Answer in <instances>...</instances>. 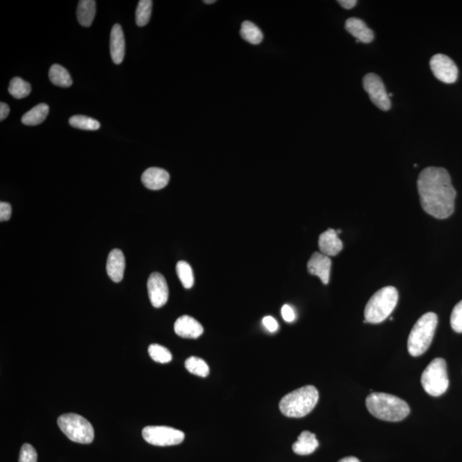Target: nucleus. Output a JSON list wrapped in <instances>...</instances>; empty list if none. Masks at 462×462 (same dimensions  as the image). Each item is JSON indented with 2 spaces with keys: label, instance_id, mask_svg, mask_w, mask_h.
<instances>
[{
  "label": "nucleus",
  "instance_id": "nucleus-19",
  "mask_svg": "<svg viewBox=\"0 0 462 462\" xmlns=\"http://www.w3.org/2000/svg\"><path fill=\"white\" fill-rule=\"evenodd\" d=\"M319 443L316 435L308 431L301 432L298 436L297 441L292 445L294 453L299 456H308L318 449Z\"/></svg>",
  "mask_w": 462,
  "mask_h": 462
},
{
  "label": "nucleus",
  "instance_id": "nucleus-11",
  "mask_svg": "<svg viewBox=\"0 0 462 462\" xmlns=\"http://www.w3.org/2000/svg\"><path fill=\"white\" fill-rule=\"evenodd\" d=\"M148 291L151 303L154 308H162L168 301V285L163 276L159 272H154L149 276Z\"/></svg>",
  "mask_w": 462,
  "mask_h": 462
},
{
  "label": "nucleus",
  "instance_id": "nucleus-29",
  "mask_svg": "<svg viewBox=\"0 0 462 462\" xmlns=\"http://www.w3.org/2000/svg\"><path fill=\"white\" fill-rule=\"evenodd\" d=\"M148 353L150 357L154 362L159 363H168L172 362V355L170 352L165 347L159 344H152L148 348Z\"/></svg>",
  "mask_w": 462,
  "mask_h": 462
},
{
  "label": "nucleus",
  "instance_id": "nucleus-12",
  "mask_svg": "<svg viewBox=\"0 0 462 462\" xmlns=\"http://www.w3.org/2000/svg\"><path fill=\"white\" fill-rule=\"evenodd\" d=\"M308 270L311 275L319 276L323 285H328L332 270V260L322 253L316 252L308 261Z\"/></svg>",
  "mask_w": 462,
  "mask_h": 462
},
{
  "label": "nucleus",
  "instance_id": "nucleus-22",
  "mask_svg": "<svg viewBox=\"0 0 462 462\" xmlns=\"http://www.w3.org/2000/svg\"><path fill=\"white\" fill-rule=\"evenodd\" d=\"M49 78L50 81L57 87H69L73 83L70 73L66 69L57 64L50 68Z\"/></svg>",
  "mask_w": 462,
  "mask_h": 462
},
{
  "label": "nucleus",
  "instance_id": "nucleus-9",
  "mask_svg": "<svg viewBox=\"0 0 462 462\" xmlns=\"http://www.w3.org/2000/svg\"><path fill=\"white\" fill-rule=\"evenodd\" d=\"M363 86L376 107L383 111L390 110L391 107L390 97L380 76L374 73H369L364 76Z\"/></svg>",
  "mask_w": 462,
  "mask_h": 462
},
{
  "label": "nucleus",
  "instance_id": "nucleus-33",
  "mask_svg": "<svg viewBox=\"0 0 462 462\" xmlns=\"http://www.w3.org/2000/svg\"><path fill=\"white\" fill-rule=\"evenodd\" d=\"M282 316L283 319L288 323L293 322L296 319V314H294V309L289 305H285L282 308Z\"/></svg>",
  "mask_w": 462,
  "mask_h": 462
},
{
  "label": "nucleus",
  "instance_id": "nucleus-4",
  "mask_svg": "<svg viewBox=\"0 0 462 462\" xmlns=\"http://www.w3.org/2000/svg\"><path fill=\"white\" fill-rule=\"evenodd\" d=\"M438 319L434 312H427L418 319L407 340V350L414 357L427 351L434 340Z\"/></svg>",
  "mask_w": 462,
  "mask_h": 462
},
{
  "label": "nucleus",
  "instance_id": "nucleus-7",
  "mask_svg": "<svg viewBox=\"0 0 462 462\" xmlns=\"http://www.w3.org/2000/svg\"><path fill=\"white\" fill-rule=\"evenodd\" d=\"M421 384L427 394L440 396L448 390L450 381L447 364L442 358H436L427 366L421 376Z\"/></svg>",
  "mask_w": 462,
  "mask_h": 462
},
{
  "label": "nucleus",
  "instance_id": "nucleus-24",
  "mask_svg": "<svg viewBox=\"0 0 462 462\" xmlns=\"http://www.w3.org/2000/svg\"><path fill=\"white\" fill-rule=\"evenodd\" d=\"M185 367L189 373L199 377H206L210 373V368L206 362L195 356H191L186 359Z\"/></svg>",
  "mask_w": 462,
  "mask_h": 462
},
{
  "label": "nucleus",
  "instance_id": "nucleus-17",
  "mask_svg": "<svg viewBox=\"0 0 462 462\" xmlns=\"http://www.w3.org/2000/svg\"><path fill=\"white\" fill-rule=\"evenodd\" d=\"M110 50L112 60L114 64H121L125 54V39L122 27L119 24H115L112 29Z\"/></svg>",
  "mask_w": 462,
  "mask_h": 462
},
{
  "label": "nucleus",
  "instance_id": "nucleus-14",
  "mask_svg": "<svg viewBox=\"0 0 462 462\" xmlns=\"http://www.w3.org/2000/svg\"><path fill=\"white\" fill-rule=\"evenodd\" d=\"M141 181L145 188L151 190H159L168 185L170 174L166 170L151 167L145 170L141 176Z\"/></svg>",
  "mask_w": 462,
  "mask_h": 462
},
{
  "label": "nucleus",
  "instance_id": "nucleus-35",
  "mask_svg": "<svg viewBox=\"0 0 462 462\" xmlns=\"http://www.w3.org/2000/svg\"><path fill=\"white\" fill-rule=\"evenodd\" d=\"M10 114L9 105L1 102L0 103V121H3Z\"/></svg>",
  "mask_w": 462,
  "mask_h": 462
},
{
  "label": "nucleus",
  "instance_id": "nucleus-38",
  "mask_svg": "<svg viewBox=\"0 0 462 462\" xmlns=\"http://www.w3.org/2000/svg\"><path fill=\"white\" fill-rule=\"evenodd\" d=\"M215 0H205L204 3H207V5H209V3H215Z\"/></svg>",
  "mask_w": 462,
  "mask_h": 462
},
{
  "label": "nucleus",
  "instance_id": "nucleus-27",
  "mask_svg": "<svg viewBox=\"0 0 462 462\" xmlns=\"http://www.w3.org/2000/svg\"><path fill=\"white\" fill-rule=\"evenodd\" d=\"M177 274L185 289H191L195 283L194 274L190 265L186 261H179L177 265Z\"/></svg>",
  "mask_w": 462,
  "mask_h": 462
},
{
  "label": "nucleus",
  "instance_id": "nucleus-13",
  "mask_svg": "<svg viewBox=\"0 0 462 462\" xmlns=\"http://www.w3.org/2000/svg\"><path fill=\"white\" fill-rule=\"evenodd\" d=\"M174 330L178 336L189 339H196L204 332L201 323L188 315H184L178 319L175 323Z\"/></svg>",
  "mask_w": 462,
  "mask_h": 462
},
{
  "label": "nucleus",
  "instance_id": "nucleus-20",
  "mask_svg": "<svg viewBox=\"0 0 462 462\" xmlns=\"http://www.w3.org/2000/svg\"><path fill=\"white\" fill-rule=\"evenodd\" d=\"M96 14V2L94 0H81L76 10L79 24L83 27L92 25Z\"/></svg>",
  "mask_w": 462,
  "mask_h": 462
},
{
  "label": "nucleus",
  "instance_id": "nucleus-18",
  "mask_svg": "<svg viewBox=\"0 0 462 462\" xmlns=\"http://www.w3.org/2000/svg\"><path fill=\"white\" fill-rule=\"evenodd\" d=\"M345 28L359 42L367 44L373 41L374 34L372 29L367 27L366 24L359 18H348L345 24Z\"/></svg>",
  "mask_w": 462,
  "mask_h": 462
},
{
  "label": "nucleus",
  "instance_id": "nucleus-10",
  "mask_svg": "<svg viewBox=\"0 0 462 462\" xmlns=\"http://www.w3.org/2000/svg\"><path fill=\"white\" fill-rule=\"evenodd\" d=\"M430 66L436 79L445 83H454L458 78V68L445 54H436L431 58Z\"/></svg>",
  "mask_w": 462,
  "mask_h": 462
},
{
  "label": "nucleus",
  "instance_id": "nucleus-36",
  "mask_svg": "<svg viewBox=\"0 0 462 462\" xmlns=\"http://www.w3.org/2000/svg\"><path fill=\"white\" fill-rule=\"evenodd\" d=\"M338 3H340L341 7H344V8L346 10L354 8V7L357 5V1H356V0H339Z\"/></svg>",
  "mask_w": 462,
  "mask_h": 462
},
{
  "label": "nucleus",
  "instance_id": "nucleus-26",
  "mask_svg": "<svg viewBox=\"0 0 462 462\" xmlns=\"http://www.w3.org/2000/svg\"><path fill=\"white\" fill-rule=\"evenodd\" d=\"M152 8L151 0H141L138 3L136 12V21L137 26L144 27L150 21Z\"/></svg>",
  "mask_w": 462,
  "mask_h": 462
},
{
  "label": "nucleus",
  "instance_id": "nucleus-25",
  "mask_svg": "<svg viewBox=\"0 0 462 462\" xmlns=\"http://www.w3.org/2000/svg\"><path fill=\"white\" fill-rule=\"evenodd\" d=\"M9 93L15 99H24L31 93V85L24 79L14 78L10 82Z\"/></svg>",
  "mask_w": 462,
  "mask_h": 462
},
{
  "label": "nucleus",
  "instance_id": "nucleus-32",
  "mask_svg": "<svg viewBox=\"0 0 462 462\" xmlns=\"http://www.w3.org/2000/svg\"><path fill=\"white\" fill-rule=\"evenodd\" d=\"M12 216V206L7 202L0 203V221H8Z\"/></svg>",
  "mask_w": 462,
  "mask_h": 462
},
{
  "label": "nucleus",
  "instance_id": "nucleus-23",
  "mask_svg": "<svg viewBox=\"0 0 462 462\" xmlns=\"http://www.w3.org/2000/svg\"><path fill=\"white\" fill-rule=\"evenodd\" d=\"M242 38L245 41L253 44V45H259L263 41V33L258 28L256 24L246 21L242 24L241 32Z\"/></svg>",
  "mask_w": 462,
  "mask_h": 462
},
{
  "label": "nucleus",
  "instance_id": "nucleus-15",
  "mask_svg": "<svg viewBox=\"0 0 462 462\" xmlns=\"http://www.w3.org/2000/svg\"><path fill=\"white\" fill-rule=\"evenodd\" d=\"M319 247L320 252L330 257L337 256L343 250L344 245L338 238L337 232L329 229L319 236Z\"/></svg>",
  "mask_w": 462,
  "mask_h": 462
},
{
  "label": "nucleus",
  "instance_id": "nucleus-30",
  "mask_svg": "<svg viewBox=\"0 0 462 462\" xmlns=\"http://www.w3.org/2000/svg\"><path fill=\"white\" fill-rule=\"evenodd\" d=\"M450 325L454 332L462 333V301L454 308L450 317Z\"/></svg>",
  "mask_w": 462,
  "mask_h": 462
},
{
  "label": "nucleus",
  "instance_id": "nucleus-16",
  "mask_svg": "<svg viewBox=\"0 0 462 462\" xmlns=\"http://www.w3.org/2000/svg\"><path fill=\"white\" fill-rule=\"evenodd\" d=\"M125 271V258L120 249H114L109 254L107 272L112 281L120 283Z\"/></svg>",
  "mask_w": 462,
  "mask_h": 462
},
{
  "label": "nucleus",
  "instance_id": "nucleus-21",
  "mask_svg": "<svg viewBox=\"0 0 462 462\" xmlns=\"http://www.w3.org/2000/svg\"><path fill=\"white\" fill-rule=\"evenodd\" d=\"M49 114V107L46 104H39L32 108L21 118V122L24 125L28 126H35L41 125L45 121L47 115Z\"/></svg>",
  "mask_w": 462,
  "mask_h": 462
},
{
  "label": "nucleus",
  "instance_id": "nucleus-34",
  "mask_svg": "<svg viewBox=\"0 0 462 462\" xmlns=\"http://www.w3.org/2000/svg\"><path fill=\"white\" fill-rule=\"evenodd\" d=\"M263 325L270 332H276L278 330V323L272 316H267L263 319Z\"/></svg>",
  "mask_w": 462,
  "mask_h": 462
},
{
  "label": "nucleus",
  "instance_id": "nucleus-5",
  "mask_svg": "<svg viewBox=\"0 0 462 462\" xmlns=\"http://www.w3.org/2000/svg\"><path fill=\"white\" fill-rule=\"evenodd\" d=\"M398 291L393 286L384 287L373 294L365 308V319L369 323L384 322L395 310Z\"/></svg>",
  "mask_w": 462,
  "mask_h": 462
},
{
  "label": "nucleus",
  "instance_id": "nucleus-2",
  "mask_svg": "<svg viewBox=\"0 0 462 462\" xmlns=\"http://www.w3.org/2000/svg\"><path fill=\"white\" fill-rule=\"evenodd\" d=\"M366 405L374 417L384 421H402L410 413V407L405 401L387 393H372L367 396Z\"/></svg>",
  "mask_w": 462,
  "mask_h": 462
},
{
  "label": "nucleus",
  "instance_id": "nucleus-1",
  "mask_svg": "<svg viewBox=\"0 0 462 462\" xmlns=\"http://www.w3.org/2000/svg\"><path fill=\"white\" fill-rule=\"evenodd\" d=\"M422 208L429 215L445 220L452 215L456 191L448 172L441 167H427L417 181Z\"/></svg>",
  "mask_w": 462,
  "mask_h": 462
},
{
  "label": "nucleus",
  "instance_id": "nucleus-3",
  "mask_svg": "<svg viewBox=\"0 0 462 462\" xmlns=\"http://www.w3.org/2000/svg\"><path fill=\"white\" fill-rule=\"evenodd\" d=\"M319 398L317 389L312 385H307L283 396L280 401L279 409L286 417L303 418L314 409Z\"/></svg>",
  "mask_w": 462,
  "mask_h": 462
},
{
  "label": "nucleus",
  "instance_id": "nucleus-6",
  "mask_svg": "<svg viewBox=\"0 0 462 462\" xmlns=\"http://www.w3.org/2000/svg\"><path fill=\"white\" fill-rule=\"evenodd\" d=\"M58 427L71 441L89 445L94 441V431L90 422L75 414H63L57 419Z\"/></svg>",
  "mask_w": 462,
  "mask_h": 462
},
{
  "label": "nucleus",
  "instance_id": "nucleus-37",
  "mask_svg": "<svg viewBox=\"0 0 462 462\" xmlns=\"http://www.w3.org/2000/svg\"><path fill=\"white\" fill-rule=\"evenodd\" d=\"M338 462H361V461H359L358 458L354 456H348L343 458V459H341Z\"/></svg>",
  "mask_w": 462,
  "mask_h": 462
},
{
  "label": "nucleus",
  "instance_id": "nucleus-28",
  "mask_svg": "<svg viewBox=\"0 0 462 462\" xmlns=\"http://www.w3.org/2000/svg\"><path fill=\"white\" fill-rule=\"evenodd\" d=\"M70 125L75 129L83 130H98L100 128V123L96 119L89 116L75 115L70 118Z\"/></svg>",
  "mask_w": 462,
  "mask_h": 462
},
{
  "label": "nucleus",
  "instance_id": "nucleus-8",
  "mask_svg": "<svg viewBox=\"0 0 462 462\" xmlns=\"http://www.w3.org/2000/svg\"><path fill=\"white\" fill-rule=\"evenodd\" d=\"M143 436L145 442L155 446H173L184 442L183 432L169 427H147L143 429Z\"/></svg>",
  "mask_w": 462,
  "mask_h": 462
},
{
  "label": "nucleus",
  "instance_id": "nucleus-31",
  "mask_svg": "<svg viewBox=\"0 0 462 462\" xmlns=\"http://www.w3.org/2000/svg\"><path fill=\"white\" fill-rule=\"evenodd\" d=\"M38 454L34 447L28 443L21 446L19 456V462H37Z\"/></svg>",
  "mask_w": 462,
  "mask_h": 462
}]
</instances>
